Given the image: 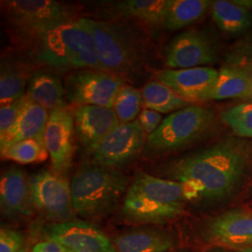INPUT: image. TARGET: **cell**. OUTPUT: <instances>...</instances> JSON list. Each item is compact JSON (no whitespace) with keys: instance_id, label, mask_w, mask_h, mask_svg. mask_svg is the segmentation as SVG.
<instances>
[{"instance_id":"1","label":"cell","mask_w":252,"mask_h":252,"mask_svg":"<svg viewBox=\"0 0 252 252\" xmlns=\"http://www.w3.org/2000/svg\"><path fill=\"white\" fill-rule=\"evenodd\" d=\"M251 159L252 145L230 136L173 161L164 170L169 180L185 187L188 201L215 204L231 198L240 188Z\"/></svg>"},{"instance_id":"2","label":"cell","mask_w":252,"mask_h":252,"mask_svg":"<svg viewBox=\"0 0 252 252\" xmlns=\"http://www.w3.org/2000/svg\"><path fill=\"white\" fill-rule=\"evenodd\" d=\"M30 47L34 59L48 69L63 72L84 68L103 69L94 38L81 18L52 28Z\"/></svg>"},{"instance_id":"3","label":"cell","mask_w":252,"mask_h":252,"mask_svg":"<svg viewBox=\"0 0 252 252\" xmlns=\"http://www.w3.org/2000/svg\"><path fill=\"white\" fill-rule=\"evenodd\" d=\"M188 201L178 181L136 172L123 202L122 214L130 221L159 224L176 219Z\"/></svg>"},{"instance_id":"4","label":"cell","mask_w":252,"mask_h":252,"mask_svg":"<svg viewBox=\"0 0 252 252\" xmlns=\"http://www.w3.org/2000/svg\"><path fill=\"white\" fill-rule=\"evenodd\" d=\"M130 183L117 168L93 162L81 166L70 181L75 213L89 220L108 216L125 199Z\"/></svg>"},{"instance_id":"5","label":"cell","mask_w":252,"mask_h":252,"mask_svg":"<svg viewBox=\"0 0 252 252\" xmlns=\"http://www.w3.org/2000/svg\"><path fill=\"white\" fill-rule=\"evenodd\" d=\"M94 38L100 64L120 77L137 73L146 63V42L131 25L121 21L81 18Z\"/></svg>"},{"instance_id":"6","label":"cell","mask_w":252,"mask_h":252,"mask_svg":"<svg viewBox=\"0 0 252 252\" xmlns=\"http://www.w3.org/2000/svg\"><path fill=\"white\" fill-rule=\"evenodd\" d=\"M211 108L188 106L164 118L158 129L148 135L143 155L148 158L185 150L207 138L216 126Z\"/></svg>"},{"instance_id":"7","label":"cell","mask_w":252,"mask_h":252,"mask_svg":"<svg viewBox=\"0 0 252 252\" xmlns=\"http://www.w3.org/2000/svg\"><path fill=\"white\" fill-rule=\"evenodd\" d=\"M1 8L10 35L27 46L52 28L81 18L78 6L53 0L1 1Z\"/></svg>"},{"instance_id":"8","label":"cell","mask_w":252,"mask_h":252,"mask_svg":"<svg viewBox=\"0 0 252 252\" xmlns=\"http://www.w3.org/2000/svg\"><path fill=\"white\" fill-rule=\"evenodd\" d=\"M123 80L104 69L84 68L70 73L64 82L66 100L75 106L113 108Z\"/></svg>"},{"instance_id":"9","label":"cell","mask_w":252,"mask_h":252,"mask_svg":"<svg viewBox=\"0 0 252 252\" xmlns=\"http://www.w3.org/2000/svg\"><path fill=\"white\" fill-rule=\"evenodd\" d=\"M31 198L35 209L55 222L73 220L70 182L54 171L38 172L28 179Z\"/></svg>"},{"instance_id":"10","label":"cell","mask_w":252,"mask_h":252,"mask_svg":"<svg viewBox=\"0 0 252 252\" xmlns=\"http://www.w3.org/2000/svg\"><path fill=\"white\" fill-rule=\"evenodd\" d=\"M147 138L138 120L121 124L92 154V162L112 168L124 167L143 153Z\"/></svg>"},{"instance_id":"11","label":"cell","mask_w":252,"mask_h":252,"mask_svg":"<svg viewBox=\"0 0 252 252\" xmlns=\"http://www.w3.org/2000/svg\"><path fill=\"white\" fill-rule=\"evenodd\" d=\"M168 69L208 66L218 59L214 42L205 32L189 29L175 36L165 49Z\"/></svg>"},{"instance_id":"12","label":"cell","mask_w":252,"mask_h":252,"mask_svg":"<svg viewBox=\"0 0 252 252\" xmlns=\"http://www.w3.org/2000/svg\"><path fill=\"white\" fill-rule=\"evenodd\" d=\"M75 123L69 108L50 111L46 127L44 143L49 153L53 171L64 174L72 163Z\"/></svg>"},{"instance_id":"13","label":"cell","mask_w":252,"mask_h":252,"mask_svg":"<svg viewBox=\"0 0 252 252\" xmlns=\"http://www.w3.org/2000/svg\"><path fill=\"white\" fill-rule=\"evenodd\" d=\"M209 243L225 248H247L252 244V210L230 209L214 217L205 227Z\"/></svg>"},{"instance_id":"14","label":"cell","mask_w":252,"mask_h":252,"mask_svg":"<svg viewBox=\"0 0 252 252\" xmlns=\"http://www.w3.org/2000/svg\"><path fill=\"white\" fill-rule=\"evenodd\" d=\"M75 134L88 153H94L121 122L113 108L78 106L74 111Z\"/></svg>"},{"instance_id":"15","label":"cell","mask_w":252,"mask_h":252,"mask_svg":"<svg viewBox=\"0 0 252 252\" xmlns=\"http://www.w3.org/2000/svg\"><path fill=\"white\" fill-rule=\"evenodd\" d=\"M48 237L72 252H117L108 236L87 221L54 222L48 227Z\"/></svg>"},{"instance_id":"16","label":"cell","mask_w":252,"mask_h":252,"mask_svg":"<svg viewBox=\"0 0 252 252\" xmlns=\"http://www.w3.org/2000/svg\"><path fill=\"white\" fill-rule=\"evenodd\" d=\"M219 70L211 66L183 69H164L156 74L157 80L180 97L189 101H207Z\"/></svg>"},{"instance_id":"17","label":"cell","mask_w":252,"mask_h":252,"mask_svg":"<svg viewBox=\"0 0 252 252\" xmlns=\"http://www.w3.org/2000/svg\"><path fill=\"white\" fill-rule=\"evenodd\" d=\"M0 207L2 214L10 220L28 219L34 214L28 179L25 172L15 166L1 175Z\"/></svg>"},{"instance_id":"18","label":"cell","mask_w":252,"mask_h":252,"mask_svg":"<svg viewBox=\"0 0 252 252\" xmlns=\"http://www.w3.org/2000/svg\"><path fill=\"white\" fill-rule=\"evenodd\" d=\"M49 116L50 113L46 108L28 100L14 126L6 135L0 137L1 152L26 139L32 138L44 142Z\"/></svg>"},{"instance_id":"19","label":"cell","mask_w":252,"mask_h":252,"mask_svg":"<svg viewBox=\"0 0 252 252\" xmlns=\"http://www.w3.org/2000/svg\"><path fill=\"white\" fill-rule=\"evenodd\" d=\"M27 95L49 111L68 108L62 82L49 69H38L32 73L27 84Z\"/></svg>"},{"instance_id":"20","label":"cell","mask_w":252,"mask_h":252,"mask_svg":"<svg viewBox=\"0 0 252 252\" xmlns=\"http://www.w3.org/2000/svg\"><path fill=\"white\" fill-rule=\"evenodd\" d=\"M172 0H125L110 5L109 12L121 18L136 20L146 26L161 27Z\"/></svg>"},{"instance_id":"21","label":"cell","mask_w":252,"mask_h":252,"mask_svg":"<svg viewBox=\"0 0 252 252\" xmlns=\"http://www.w3.org/2000/svg\"><path fill=\"white\" fill-rule=\"evenodd\" d=\"M34 71L14 57H3L0 68L1 106L23 98L27 94L28 81Z\"/></svg>"},{"instance_id":"22","label":"cell","mask_w":252,"mask_h":252,"mask_svg":"<svg viewBox=\"0 0 252 252\" xmlns=\"http://www.w3.org/2000/svg\"><path fill=\"white\" fill-rule=\"evenodd\" d=\"M252 96V81L247 65L228 64L219 70L207 101Z\"/></svg>"},{"instance_id":"23","label":"cell","mask_w":252,"mask_h":252,"mask_svg":"<svg viewBox=\"0 0 252 252\" xmlns=\"http://www.w3.org/2000/svg\"><path fill=\"white\" fill-rule=\"evenodd\" d=\"M210 12L217 27L228 35H243L252 28V10L245 9L234 0L213 1Z\"/></svg>"},{"instance_id":"24","label":"cell","mask_w":252,"mask_h":252,"mask_svg":"<svg viewBox=\"0 0 252 252\" xmlns=\"http://www.w3.org/2000/svg\"><path fill=\"white\" fill-rule=\"evenodd\" d=\"M114 246L117 252H165L173 247V240L162 232L137 230L118 236Z\"/></svg>"},{"instance_id":"25","label":"cell","mask_w":252,"mask_h":252,"mask_svg":"<svg viewBox=\"0 0 252 252\" xmlns=\"http://www.w3.org/2000/svg\"><path fill=\"white\" fill-rule=\"evenodd\" d=\"M212 3L209 0H172L162 27L167 30H180L192 25L210 10Z\"/></svg>"},{"instance_id":"26","label":"cell","mask_w":252,"mask_h":252,"mask_svg":"<svg viewBox=\"0 0 252 252\" xmlns=\"http://www.w3.org/2000/svg\"><path fill=\"white\" fill-rule=\"evenodd\" d=\"M141 94L145 108L157 111L161 114L173 113L189 106V102L180 97L158 80L147 82Z\"/></svg>"},{"instance_id":"27","label":"cell","mask_w":252,"mask_h":252,"mask_svg":"<svg viewBox=\"0 0 252 252\" xmlns=\"http://www.w3.org/2000/svg\"><path fill=\"white\" fill-rule=\"evenodd\" d=\"M1 157L5 160L28 164L44 162L49 157V153L44 142L31 138L10 146L1 152Z\"/></svg>"},{"instance_id":"28","label":"cell","mask_w":252,"mask_h":252,"mask_svg":"<svg viewBox=\"0 0 252 252\" xmlns=\"http://www.w3.org/2000/svg\"><path fill=\"white\" fill-rule=\"evenodd\" d=\"M143 98L141 92L135 87L123 84L118 90L113 109L116 112L121 124L133 122L141 111Z\"/></svg>"},{"instance_id":"29","label":"cell","mask_w":252,"mask_h":252,"mask_svg":"<svg viewBox=\"0 0 252 252\" xmlns=\"http://www.w3.org/2000/svg\"><path fill=\"white\" fill-rule=\"evenodd\" d=\"M226 126L239 138H252V102L241 103L220 114Z\"/></svg>"},{"instance_id":"30","label":"cell","mask_w":252,"mask_h":252,"mask_svg":"<svg viewBox=\"0 0 252 252\" xmlns=\"http://www.w3.org/2000/svg\"><path fill=\"white\" fill-rule=\"evenodd\" d=\"M29 97L27 94L14 102L1 106L0 108V137L6 135L16 123L21 111L27 105Z\"/></svg>"},{"instance_id":"31","label":"cell","mask_w":252,"mask_h":252,"mask_svg":"<svg viewBox=\"0 0 252 252\" xmlns=\"http://www.w3.org/2000/svg\"><path fill=\"white\" fill-rule=\"evenodd\" d=\"M25 237L18 231L2 228L0 231V252H21L25 248Z\"/></svg>"},{"instance_id":"32","label":"cell","mask_w":252,"mask_h":252,"mask_svg":"<svg viewBox=\"0 0 252 252\" xmlns=\"http://www.w3.org/2000/svg\"><path fill=\"white\" fill-rule=\"evenodd\" d=\"M163 121L162 114L149 108H144L138 115V122L147 135H152Z\"/></svg>"},{"instance_id":"33","label":"cell","mask_w":252,"mask_h":252,"mask_svg":"<svg viewBox=\"0 0 252 252\" xmlns=\"http://www.w3.org/2000/svg\"><path fill=\"white\" fill-rule=\"evenodd\" d=\"M31 252H72L61 244L52 240L42 241L36 244Z\"/></svg>"},{"instance_id":"34","label":"cell","mask_w":252,"mask_h":252,"mask_svg":"<svg viewBox=\"0 0 252 252\" xmlns=\"http://www.w3.org/2000/svg\"><path fill=\"white\" fill-rule=\"evenodd\" d=\"M237 4L244 7L245 9L252 10V0H234Z\"/></svg>"},{"instance_id":"35","label":"cell","mask_w":252,"mask_h":252,"mask_svg":"<svg viewBox=\"0 0 252 252\" xmlns=\"http://www.w3.org/2000/svg\"><path fill=\"white\" fill-rule=\"evenodd\" d=\"M248 66V69H249V72H250V76H251V81H252V64L250 65H247Z\"/></svg>"},{"instance_id":"36","label":"cell","mask_w":252,"mask_h":252,"mask_svg":"<svg viewBox=\"0 0 252 252\" xmlns=\"http://www.w3.org/2000/svg\"><path fill=\"white\" fill-rule=\"evenodd\" d=\"M239 252H252V247H247V248L241 249Z\"/></svg>"},{"instance_id":"37","label":"cell","mask_w":252,"mask_h":252,"mask_svg":"<svg viewBox=\"0 0 252 252\" xmlns=\"http://www.w3.org/2000/svg\"><path fill=\"white\" fill-rule=\"evenodd\" d=\"M208 252H226L224 250H222V249H220V248H217V249H213V250H211V251H209Z\"/></svg>"},{"instance_id":"38","label":"cell","mask_w":252,"mask_h":252,"mask_svg":"<svg viewBox=\"0 0 252 252\" xmlns=\"http://www.w3.org/2000/svg\"><path fill=\"white\" fill-rule=\"evenodd\" d=\"M21 252H26V249H24V250H23V251H22Z\"/></svg>"}]
</instances>
